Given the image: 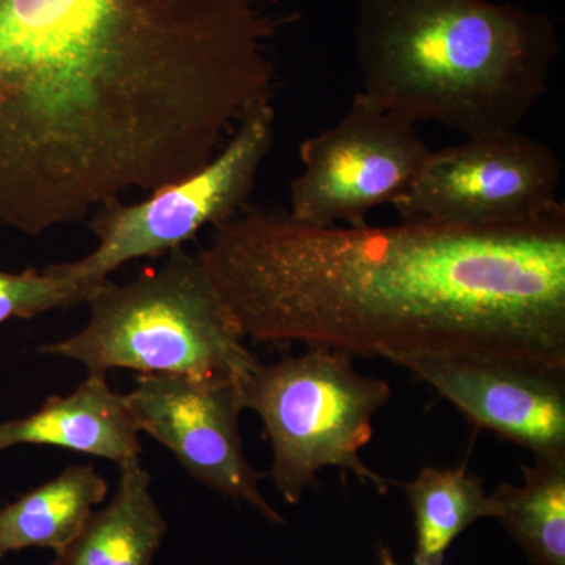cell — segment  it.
I'll return each mask as SVG.
<instances>
[{"label": "cell", "instance_id": "cell-4", "mask_svg": "<svg viewBox=\"0 0 565 565\" xmlns=\"http://www.w3.org/2000/svg\"><path fill=\"white\" fill-rule=\"evenodd\" d=\"M136 280L104 281L85 302L90 321L74 337L40 348L43 355L110 370L243 382L259 360L215 291L199 256L182 247Z\"/></svg>", "mask_w": 565, "mask_h": 565}, {"label": "cell", "instance_id": "cell-13", "mask_svg": "<svg viewBox=\"0 0 565 565\" xmlns=\"http://www.w3.org/2000/svg\"><path fill=\"white\" fill-rule=\"evenodd\" d=\"M93 465H73L0 509V559L28 548L65 550L106 498Z\"/></svg>", "mask_w": 565, "mask_h": 565}, {"label": "cell", "instance_id": "cell-7", "mask_svg": "<svg viewBox=\"0 0 565 565\" xmlns=\"http://www.w3.org/2000/svg\"><path fill=\"white\" fill-rule=\"evenodd\" d=\"M563 167L544 141L515 131L486 134L430 151L403 199L401 221L487 230L539 221L561 204Z\"/></svg>", "mask_w": 565, "mask_h": 565}, {"label": "cell", "instance_id": "cell-8", "mask_svg": "<svg viewBox=\"0 0 565 565\" xmlns=\"http://www.w3.org/2000/svg\"><path fill=\"white\" fill-rule=\"evenodd\" d=\"M430 151L414 122L359 92L337 125L300 145L288 211L310 225H366L375 207L403 199Z\"/></svg>", "mask_w": 565, "mask_h": 565}, {"label": "cell", "instance_id": "cell-17", "mask_svg": "<svg viewBox=\"0 0 565 565\" xmlns=\"http://www.w3.org/2000/svg\"><path fill=\"white\" fill-rule=\"evenodd\" d=\"M382 565H396V563H394L393 561L392 555H390V553L386 552V550L382 552Z\"/></svg>", "mask_w": 565, "mask_h": 565}, {"label": "cell", "instance_id": "cell-3", "mask_svg": "<svg viewBox=\"0 0 565 565\" xmlns=\"http://www.w3.org/2000/svg\"><path fill=\"white\" fill-rule=\"evenodd\" d=\"M356 40L364 96L465 139L519 129L557 52L544 18L489 0H364Z\"/></svg>", "mask_w": 565, "mask_h": 565}, {"label": "cell", "instance_id": "cell-1", "mask_svg": "<svg viewBox=\"0 0 565 565\" xmlns=\"http://www.w3.org/2000/svg\"><path fill=\"white\" fill-rule=\"evenodd\" d=\"M266 40L256 0H0V225L200 172L270 102Z\"/></svg>", "mask_w": 565, "mask_h": 565}, {"label": "cell", "instance_id": "cell-16", "mask_svg": "<svg viewBox=\"0 0 565 565\" xmlns=\"http://www.w3.org/2000/svg\"><path fill=\"white\" fill-rule=\"evenodd\" d=\"M81 302H85L84 292L63 263L21 274L0 270V323L13 318H35Z\"/></svg>", "mask_w": 565, "mask_h": 565}, {"label": "cell", "instance_id": "cell-5", "mask_svg": "<svg viewBox=\"0 0 565 565\" xmlns=\"http://www.w3.org/2000/svg\"><path fill=\"white\" fill-rule=\"evenodd\" d=\"M244 411L258 414L273 445L269 478L288 504H297L326 468L352 473L375 492L390 481L362 459L373 422L392 397L385 379L360 374L353 356L308 348L277 363L258 362L241 382Z\"/></svg>", "mask_w": 565, "mask_h": 565}, {"label": "cell", "instance_id": "cell-11", "mask_svg": "<svg viewBox=\"0 0 565 565\" xmlns=\"http://www.w3.org/2000/svg\"><path fill=\"white\" fill-rule=\"evenodd\" d=\"M139 419L128 394L106 375L88 377L70 396H52L40 411L0 423V452L18 445L57 446L121 465L140 459Z\"/></svg>", "mask_w": 565, "mask_h": 565}, {"label": "cell", "instance_id": "cell-10", "mask_svg": "<svg viewBox=\"0 0 565 565\" xmlns=\"http://www.w3.org/2000/svg\"><path fill=\"white\" fill-rule=\"evenodd\" d=\"M388 362L429 385L475 426L534 457H565V371L434 353Z\"/></svg>", "mask_w": 565, "mask_h": 565}, {"label": "cell", "instance_id": "cell-12", "mask_svg": "<svg viewBox=\"0 0 565 565\" xmlns=\"http://www.w3.org/2000/svg\"><path fill=\"white\" fill-rule=\"evenodd\" d=\"M117 492L93 512L79 534L51 565H151L167 522L151 494L140 459L121 465Z\"/></svg>", "mask_w": 565, "mask_h": 565}, {"label": "cell", "instance_id": "cell-2", "mask_svg": "<svg viewBox=\"0 0 565 565\" xmlns=\"http://www.w3.org/2000/svg\"><path fill=\"white\" fill-rule=\"evenodd\" d=\"M245 340L565 371V204L539 221L318 226L241 211L199 253Z\"/></svg>", "mask_w": 565, "mask_h": 565}, {"label": "cell", "instance_id": "cell-15", "mask_svg": "<svg viewBox=\"0 0 565 565\" xmlns=\"http://www.w3.org/2000/svg\"><path fill=\"white\" fill-rule=\"evenodd\" d=\"M399 486L414 511L415 565H444L446 553L467 527L489 519V494L467 467H424Z\"/></svg>", "mask_w": 565, "mask_h": 565}, {"label": "cell", "instance_id": "cell-14", "mask_svg": "<svg viewBox=\"0 0 565 565\" xmlns=\"http://www.w3.org/2000/svg\"><path fill=\"white\" fill-rule=\"evenodd\" d=\"M522 470V484L505 482L489 494V519L534 565H565V457H534Z\"/></svg>", "mask_w": 565, "mask_h": 565}, {"label": "cell", "instance_id": "cell-9", "mask_svg": "<svg viewBox=\"0 0 565 565\" xmlns=\"http://www.w3.org/2000/svg\"><path fill=\"white\" fill-rule=\"evenodd\" d=\"M141 433L166 446L196 481L244 501L270 523L282 516L259 490L239 434L241 382L180 374H141L128 394Z\"/></svg>", "mask_w": 565, "mask_h": 565}, {"label": "cell", "instance_id": "cell-6", "mask_svg": "<svg viewBox=\"0 0 565 565\" xmlns=\"http://www.w3.org/2000/svg\"><path fill=\"white\" fill-rule=\"evenodd\" d=\"M274 137L273 104H258L200 172L156 189L140 203L111 200L99 206L90 222L98 237L95 250L63 263L85 300L122 264L177 250L204 226L218 225L244 211Z\"/></svg>", "mask_w": 565, "mask_h": 565}]
</instances>
